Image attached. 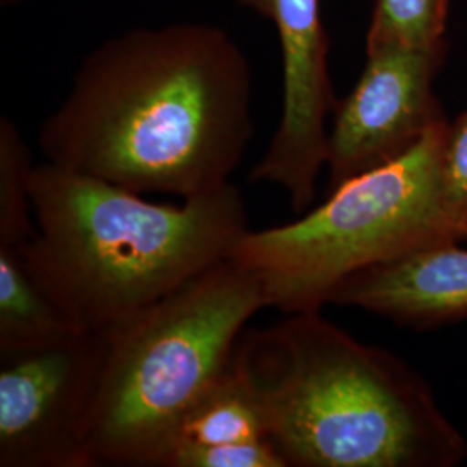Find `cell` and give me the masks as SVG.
Wrapping results in <instances>:
<instances>
[{"label": "cell", "mask_w": 467, "mask_h": 467, "mask_svg": "<svg viewBox=\"0 0 467 467\" xmlns=\"http://www.w3.org/2000/svg\"><path fill=\"white\" fill-rule=\"evenodd\" d=\"M234 366L287 467H455L467 440L428 379L320 310L243 333Z\"/></svg>", "instance_id": "obj_2"}, {"label": "cell", "mask_w": 467, "mask_h": 467, "mask_svg": "<svg viewBox=\"0 0 467 467\" xmlns=\"http://www.w3.org/2000/svg\"><path fill=\"white\" fill-rule=\"evenodd\" d=\"M253 134L246 52L222 26L181 21L132 28L90 50L38 146L54 165L192 200L231 184Z\"/></svg>", "instance_id": "obj_1"}, {"label": "cell", "mask_w": 467, "mask_h": 467, "mask_svg": "<svg viewBox=\"0 0 467 467\" xmlns=\"http://www.w3.org/2000/svg\"><path fill=\"white\" fill-rule=\"evenodd\" d=\"M451 0H376L366 50L443 44Z\"/></svg>", "instance_id": "obj_13"}, {"label": "cell", "mask_w": 467, "mask_h": 467, "mask_svg": "<svg viewBox=\"0 0 467 467\" xmlns=\"http://www.w3.org/2000/svg\"><path fill=\"white\" fill-rule=\"evenodd\" d=\"M264 438H267L264 410L233 358L229 370L182 419L168 451L177 445H220Z\"/></svg>", "instance_id": "obj_11"}, {"label": "cell", "mask_w": 467, "mask_h": 467, "mask_svg": "<svg viewBox=\"0 0 467 467\" xmlns=\"http://www.w3.org/2000/svg\"><path fill=\"white\" fill-rule=\"evenodd\" d=\"M106 334L0 353V467H90L87 430Z\"/></svg>", "instance_id": "obj_6"}, {"label": "cell", "mask_w": 467, "mask_h": 467, "mask_svg": "<svg viewBox=\"0 0 467 467\" xmlns=\"http://www.w3.org/2000/svg\"><path fill=\"white\" fill-rule=\"evenodd\" d=\"M449 119L414 148L339 185L296 222L248 231L233 258L254 270L268 308L322 310L351 274L440 243H461L443 182Z\"/></svg>", "instance_id": "obj_5"}, {"label": "cell", "mask_w": 467, "mask_h": 467, "mask_svg": "<svg viewBox=\"0 0 467 467\" xmlns=\"http://www.w3.org/2000/svg\"><path fill=\"white\" fill-rule=\"evenodd\" d=\"M331 303L418 333L461 324L467 320V248L440 243L355 272L334 289Z\"/></svg>", "instance_id": "obj_9"}, {"label": "cell", "mask_w": 467, "mask_h": 467, "mask_svg": "<svg viewBox=\"0 0 467 467\" xmlns=\"http://www.w3.org/2000/svg\"><path fill=\"white\" fill-rule=\"evenodd\" d=\"M270 21L283 59V113L260 161L251 168L253 184L279 185L301 215L317 196L326 167L327 115L337 99L329 75V36L320 17V0H237Z\"/></svg>", "instance_id": "obj_8"}, {"label": "cell", "mask_w": 467, "mask_h": 467, "mask_svg": "<svg viewBox=\"0 0 467 467\" xmlns=\"http://www.w3.org/2000/svg\"><path fill=\"white\" fill-rule=\"evenodd\" d=\"M35 231L16 248L71 326L115 331L204 270L233 256L250 231L235 185L152 202L54 163L35 168Z\"/></svg>", "instance_id": "obj_3"}, {"label": "cell", "mask_w": 467, "mask_h": 467, "mask_svg": "<svg viewBox=\"0 0 467 467\" xmlns=\"http://www.w3.org/2000/svg\"><path fill=\"white\" fill-rule=\"evenodd\" d=\"M34 154L16 123L0 117V246H17L35 231Z\"/></svg>", "instance_id": "obj_12"}, {"label": "cell", "mask_w": 467, "mask_h": 467, "mask_svg": "<svg viewBox=\"0 0 467 467\" xmlns=\"http://www.w3.org/2000/svg\"><path fill=\"white\" fill-rule=\"evenodd\" d=\"M160 467H287L275 447L264 440L177 445L168 451Z\"/></svg>", "instance_id": "obj_14"}, {"label": "cell", "mask_w": 467, "mask_h": 467, "mask_svg": "<svg viewBox=\"0 0 467 467\" xmlns=\"http://www.w3.org/2000/svg\"><path fill=\"white\" fill-rule=\"evenodd\" d=\"M78 331L35 279L16 246H0V353Z\"/></svg>", "instance_id": "obj_10"}, {"label": "cell", "mask_w": 467, "mask_h": 467, "mask_svg": "<svg viewBox=\"0 0 467 467\" xmlns=\"http://www.w3.org/2000/svg\"><path fill=\"white\" fill-rule=\"evenodd\" d=\"M28 0H0V5L2 7H17V5H23Z\"/></svg>", "instance_id": "obj_16"}, {"label": "cell", "mask_w": 467, "mask_h": 467, "mask_svg": "<svg viewBox=\"0 0 467 467\" xmlns=\"http://www.w3.org/2000/svg\"><path fill=\"white\" fill-rule=\"evenodd\" d=\"M268 308L260 275L227 258L106 334L87 430L90 467H160L182 419Z\"/></svg>", "instance_id": "obj_4"}, {"label": "cell", "mask_w": 467, "mask_h": 467, "mask_svg": "<svg viewBox=\"0 0 467 467\" xmlns=\"http://www.w3.org/2000/svg\"><path fill=\"white\" fill-rule=\"evenodd\" d=\"M447 50V42L366 50L368 63L358 82L334 108L326 158L327 192L397 160L447 121L433 90Z\"/></svg>", "instance_id": "obj_7"}, {"label": "cell", "mask_w": 467, "mask_h": 467, "mask_svg": "<svg viewBox=\"0 0 467 467\" xmlns=\"http://www.w3.org/2000/svg\"><path fill=\"white\" fill-rule=\"evenodd\" d=\"M443 182L451 215L467 239V109L447 127Z\"/></svg>", "instance_id": "obj_15"}]
</instances>
